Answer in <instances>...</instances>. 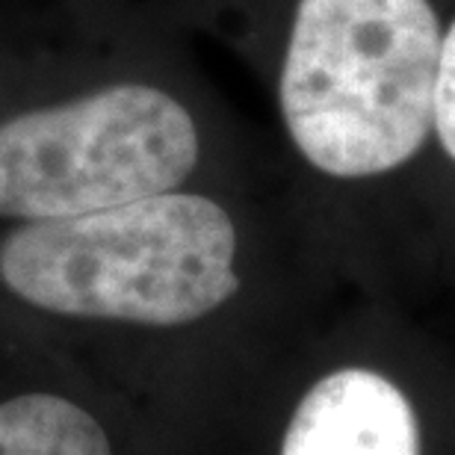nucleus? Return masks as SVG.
Here are the masks:
<instances>
[{"instance_id":"obj_2","label":"nucleus","mask_w":455,"mask_h":455,"mask_svg":"<svg viewBox=\"0 0 455 455\" xmlns=\"http://www.w3.org/2000/svg\"><path fill=\"white\" fill-rule=\"evenodd\" d=\"M240 231L211 193L180 187L107 211L12 225L0 284L68 320L193 325L240 293Z\"/></svg>"},{"instance_id":"obj_3","label":"nucleus","mask_w":455,"mask_h":455,"mask_svg":"<svg viewBox=\"0 0 455 455\" xmlns=\"http://www.w3.org/2000/svg\"><path fill=\"white\" fill-rule=\"evenodd\" d=\"M211 145V118L163 68L33 89L0 104V220H68L189 187Z\"/></svg>"},{"instance_id":"obj_5","label":"nucleus","mask_w":455,"mask_h":455,"mask_svg":"<svg viewBox=\"0 0 455 455\" xmlns=\"http://www.w3.org/2000/svg\"><path fill=\"white\" fill-rule=\"evenodd\" d=\"M0 455H113L92 414L62 396L24 394L0 403Z\"/></svg>"},{"instance_id":"obj_6","label":"nucleus","mask_w":455,"mask_h":455,"mask_svg":"<svg viewBox=\"0 0 455 455\" xmlns=\"http://www.w3.org/2000/svg\"><path fill=\"white\" fill-rule=\"evenodd\" d=\"M432 145L455 169V4L447 15V27H443L438 77H435Z\"/></svg>"},{"instance_id":"obj_1","label":"nucleus","mask_w":455,"mask_h":455,"mask_svg":"<svg viewBox=\"0 0 455 455\" xmlns=\"http://www.w3.org/2000/svg\"><path fill=\"white\" fill-rule=\"evenodd\" d=\"M452 0H281L267 80L284 145L316 178L372 184L432 145Z\"/></svg>"},{"instance_id":"obj_4","label":"nucleus","mask_w":455,"mask_h":455,"mask_svg":"<svg viewBox=\"0 0 455 455\" xmlns=\"http://www.w3.org/2000/svg\"><path fill=\"white\" fill-rule=\"evenodd\" d=\"M281 455H423L420 420L385 372L340 367L296 405Z\"/></svg>"}]
</instances>
